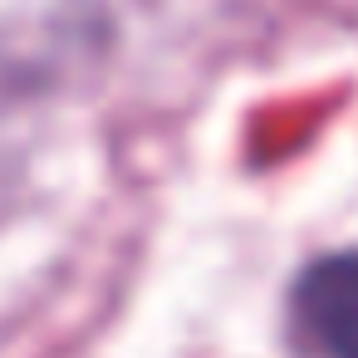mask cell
<instances>
[{
  "label": "cell",
  "mask_w": 358,
  "mask_h": 358,
  "mask_svg": "<svg viewBox=\"0 0 358 358\" xmlns=\"http://www.w3.org/2000/svg\"><path fill=\"white\" fill-rule=\"evenodd\" d=\"M294 324L319 358H358V245L334 250L299 275Z\"/></svg>",
  "instance_id": "1"
}]
</instances>
